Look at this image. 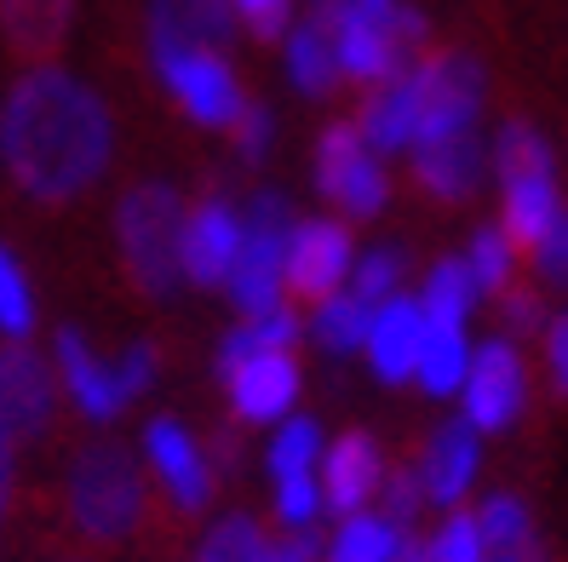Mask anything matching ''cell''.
I'll return each mask as SVG.
<instances>
[{
  "mask_svg": "<svg viewBox=\"0 0 568 562\" xmlns=\"http://www.w3.org/2000/svg\"><path fill=\"white\" fill-rule=\"evenodd\" d=\"M316 556H322V545H316V534H311V528H293L287 540L264 545V562H316Z\"/></svg>",
  "mask_w": 568,
  "mask_h": 562,
  "instance_id": "cell-44",
  "label": "cell"
},
{
  "mask_svg": "<svg viewBox=\"0 0 568 562\" xmlns=\"http://www.w3.org/2000/svg\"><path fill=\"white\" fill-rule=\"evenodd\" d=\"M403 540L408 534L390 517H345V528H339V540H333L327 562H396Z\"/></svg>",
  "mask_w": 568,
  "mask_h": 562,
  "instance_id": "cell-26",
  "label": "cell"
},
{
  "mask_svg": "<svg viewBox=\"0 0 568 562\" xmlns=\"http://www.w3.org/2000/svg\"><path fill=\"white\" fill-rule=\"evenodd\" d=\"M419 345H425V310L414 299H385L367 334V356L385 385H403L408 374H419Z\"/></svg>",
  "mask_w": 568,
  "mask_h": 562,
  "instance_id": "cell-18",
  "label": "cell"
},
{
  "mask_svg": "<svg viewBox=\"0 0 568 562\" xmlns=\"http://www.w3.org/2000/svg\"><path fill=\"white\" fill-rule=\"evenodd\" d=\"M546 361H551L557 390L568 396V316H557V321H551V334H546Z\"/></svg>",
  "mask_w": 568,
  "mask_h": 562,
  "instance_id": "cell-45",
  "label": "cell"
},
{
  "mask_svg": "<svg viewBox=\"0 0 568 562\" xmlns=\"http://www.w3.org/2000/svg\"><path fill=\"white\" fill-rule=\"evenodd\" d=\"M379 482H385V459H379V448H374L367 431H345L339 442L327 448V482H322V505L327 511L356 517Z\"/></svg>",
  "mask_w": 568,
  "mask_h": 562,
  "instance_id": "cell-16",
  "label": "cell"
},
{
  "mask_svg": "<svg viewBox=\"0 0 568 562\" xmlns=\"http://www.w3.org/2000/svg\"><path fill=\"white\" fill-rule=\"evenodd\" d=\"M242 12V23L253 29V41H282V29L293 18V0H230Z\"/></svg>",
  "mask_w": 568,
  "mask_h": 562,
  "instance_id": "cell-38",
  "label": "cell"
},
{
  "mask_svg": "<svg viewBox=\"0 0 568 562\" xmlns=\"http://www.w3.org/2000/svg\"><path fill=\"white\" fill-rule=\"evenodd\" d=\"M247 334H253L258 356H276V350H287V345L298 339V316L276 305V310H264V316H253V321H247Z\"/></svg>",
  "mask_w": 568,
  "mask_h": 562,
  "instance_id": "cell-40",
  "label": "cell"
},
{
  "mask_svg": "<svg viewBox=\"0 0 568 562\" xmlns=\"http://www.w3.org/2000/svg\"><path fill=\"white\" fill-rule=\"evenodd\" d=\"M316 7H322V0H316Z\"/></svg>",
  "mask_w": 568,
  "mask_h": 562,
  "instance_id": "cell-52",
  "label": "cell"
},
{
  "mask_svg": "<svg viewBox=\"0 0 568 562\" xmlns=\"http://www.w3.org/2000/svg\"><path fill=\"white\" fill-rule=\"evenodd\" d=\"M367 334H374V305H362L356 293H333V299L316 310V345L333 350V356L367 345Z\"/></svg>",
  "mask_w": 568,
  "mask_h": 562,
  "instance_id": "cell-27",
  "label": "cell"
},
{
  "mask_svg": "<svg viewBox=\"0 0 568 562\" xmlns=\"http://www.w3.org/2000/svg\"><path fill=\"white\" fill-rule=\"evenodd\" d=\"M379 488H385V517H390L396 528H408V522L419 517V500H425L419 471H390Z\"/></svg>",
  "mask_w": 568,
  "mask_h": 562,
  "instance_id": "cell-37",
  "label": "cell"
},
{
  "mask_svg": "<svg viewBox=\"0 0 568 562\" xmlns=\"http://www.w3.org/2000/svg\"><path fill=\"white\" fill-rule=\"evenodd\" d=\"M523 413V356L506 339H488L465 368V425L471 431H506Z\"/></svg>",
  "mask_w": 568,
  "mask_h": 562,
  "instance_id": "cell-10",
  "label": "cell"
},
{
  "mask_svg": "<svg viewBox=\"0 0 568 562\" xmlns=\"http://www.w3.org/2000/svg\"><path fill=\"white\" fill-rule=\"evenodd\" d=\"M242 247V218L230 202H202L184 218V276L195 287H219L236 264Z\"/></svg>",
  "mask_w": 568,
  "mask_h": 562,
  "instance_id": "cell-14",
  "label": "cell"
},
{
  "mask_svg": "<svg viewBox=\"0 0 568 562\" xmlns=\"http://www.w3.org/2000/svg\"><path fill=\"white\" fill-rule=\"evenodd\" d=\"M213 453H219V466H230V459H242V442H236V437H219Z\"/></svg>",
  "mask_w": 568,
  "mask_h": 562,
  "instance_id": "cell-49",
  "label": "cell"
},
{
  "mask_svg": "<svg viewBox=\"0 0 568 562\" xmlns=\"http://www.w3.org/2000/svg\"><path fill=\"white\" fill-rule=\"evenodd\" d=\"M110 374H115L121 402H132V396H144V390L155 385V350H150V345H132V350L121 356V368H110Z\"/></svg>",
  "mask_w": 568,
  "mask_h": 562,
  "instance_id": "cell-41",
  "label": "cell"
},
{
  "mask_svg": "<svg viewBox=\"0 0 568 562\" xmlns=\"http://www.w3.org/2000/svg\"><path fill=\"white\" fill-rule=\"evenodd\" d=\"M465 368H471V356H465V321L425 316V345H419V379H425V390H437V396L459 390Z\"/></svg>",
  "mask_w": 568,
  "mask_h": 562,
  "instance_id": "cell-24",
  "label": "cell"
},
{
  "mask_svg": "<svg viewBox=\"0 0 568 562\" xmlns=\"http://www.w3.org/2000/svg\"><path fill=\"white\" fill-rule=\"evenodd\" d=\"M70 517L87 540H126L144 517V471L132 448L98 437L70 466Z\"/></svg>",
  "mask_w": 568,
  "mask_h": 562,
  "instance_id": "cell-3",
  "label": "cell"
},
{
  "mask_svg": "<svg viewBox=\"0 0 568 562\" xmlns=\"http://www.w3.org/2000/svg\"><path fill=\"white\" fill-rule=\"evenodd\" d=\"M477 528H483V545H499V551H523L528 556V511H523V500H511V493H494V500L483 505V517H477Z\"/></svg>",
  "mask_w": 568,
  "mask_h": 562,
  "instance_id": "cell-33",
  "label": "cell"
},
{
  "mask_svg": "<svg viewBox=\"0 0 568 562\" xmlns=\"http://www.w3.org/2000/svg\"><path fill=\"white\" fill-rule=\"evenodd\" d=\"M276 511H282V522H293V528H311L316 511H322V482H316V477H287V482H276Z\"/></svg>",
  "mask_w": 568,
  "mask_h": 562,
  "instance_id": "cell-36",
  "label": "cell"
},
{
  "mask_svg": "<svg viewBox=\"0 0 568 562\" xmlns=\"http://www.w3.org/2000/svg\"><path fill=\"white\" fill-rule=\"evenodd\" d=\"M293 396H298V361L287 350L276 356H253L247 368L230 379V402H236L242 419L264 425V419H282L293 408Z\"/></svg>",
  "mask_w": 568,
  "mask_h": 562,
  "instance_id": "cell-20",
  "label": "cell"
},
{
  "mask_svg": "<svg viewBox=\"0 0 568 562\" xmlns=\"http://www.w3.org/2000/svg\"><path fill=\"white\" fill-rule=\"evenodd\" d=\"M534 258H540L546 282H568V213H557V224L546 229V242L534 247Z\"/></svg>",
  "mask_w": 568,
  "mask_h": 562,
  "instance_id": "cell-42",
  "label": "cell"
},
{
  "mask_svg": "<svg viewBox=\"0 0 568 562\" xmlns=\"http://www.w3.org/2000/svg\"><path fill=\"white\" fill-rule=\"evenodd\" d=\"M430 556H437V562H483V528H477V517H448L443 534L430 540Z\"/></svg>",
  "mask_w": 568,
  "mask_h": 562,
  "instance_id": "cell-35",
  "label": "cell"
},
{
  "mask_svg": "<svg viewBox=\"0 0 568 562\" xmlns=\"http://www.w3.org/2000/svg\"><path fill=\"white\" fill-rule=\"evenodd\" d=\"M12 493V442H0V505H7Z\"/></svg>",
  "mask_w": 568,
  "mask_h": 562,
  "instance_id": "cell-47",
  "label": "cell"
},
{
  "mask_svg": "<svg viewBox=\"0 0 568 562\" xmlns=\"http://www.w3.org/2000/svg\"><path fill=\"white\" fill-rule=\"evenodd\" d=\"M236 41L230 0H150V58L161 52H224Z\"/></svg>",
  "mask_w": 568,
  "mask_h": 562,
  "instance_id": "cell-11",
  "label": "cell"
},
{
  "mask_svg": "<svg viewBox=\"0 0 568 562\" xmlns=\"http://www.w3.org/2000/svg\"><path fill=\"white\" fill-rule=\"evenodd\" d=\"M557 178L551 173H528V178H506V242L511 247H540L546 229L557 224Z\"/></svg>",
  "mask_w": 568,
  "mask_h": 562,
  "instance_id": "cell-23",
  "label": "cell"
},
{
  "mask_svg": "<svg viewBox=\"0 0 568 562\" xmlns=\"http://www.w3.org/2000/svg\"><path fill=\"white\" fill-rule=\"evenodd\" d=\"M58 408L52 368L36 345L7 339L0 345V442H36Z\"/></svg>",
  "mask_w": 568,
  "mask_h": 562,
  "instance_id": "cell-7",
  "label": "cell"
},
{
  "mask_svg": "<svg viewBox=\"0 0 568 562\" xmlns=\"http://www.w3.org/2000/svg\"><path fill=\"white\" fill-rule=\"evenodd\" d=\"M29 327H36V299H29V276H23V264L7 253V242H0V334H7V339H23Z\"/></svg>",
  "mask_w": 568,
  "mask_h": 562,
  "instance_id": "cell-31",
  "label": "cell"
},
{
  "mask_svg": "<svg viewBox=\"0 0 568 562\" xmlns=\"http://www.w3.org/2000/svg\"><path fill=\"white\" fill-rule=\"evenodd\" d=\"M253 356H258V345H253V334H247V321H242V327H236V334H230V339L219 345V374H224V385H230V379H236V374L247 368V361H253Z\"/></svg>",
  "mask_w": 568,
  "mask_h": 562,
  "instance_id": "cell-43",
  "label": "cell"
},
{
  "mask_svg": "<svg viewBox=\"0 0 568 562\" xmlns=\"http://www.w3.org/2000/svg\"><path fill=\"white\" fill-rule=\"evenodd\" d=\"M362 144L374 150V155H396V150H408L414 144V132H419V86H414V70H403L396 81L374 86V98L362 104Z\"/></svg>",
  "mask_w": 568,
  "mask_h": 562,
  "instance_id": "cell-17",
  "label": "cell"
},
{
  "mask_svg": "<svg viewBox=\"0 0 568 562\" xmlns=\"http://www.w3.org/2000/svg\"><path fill=\"white\" fill-rule=\"evenodd\" d=\"M316 184L327 202H339L351 218H374L385 207V173L374 150L362 144V132L351 121H333L316 144Z\"/></svg>",
  "mask_w": 568,
  "mask_h": 562,
  "instance_id": "cell-8",
  "label": "cell"
},
{
  "mask_svg": "<svg viewBox=\"0 0 568 562\" xmlns=\"http://www.w3.org/2000/svg\"><path fill=\"white\" fill-rule=\"evenodd\" d=\"M471 293H477V282H471V270H465V258H443L437 270H430V282H425L419 310L437 316V321H465V310H471Z\"/></svg>",
  "mask_w": 568,
  "mask_h": 562,
  "instance_id": "cell-28",
  "label": "cell"
},
{
  "mask_svg": "<svg viewBox=\"0 0 568 562\" xmlns=\"http://www.w3.org/2000/svg\"><path fill=\"white\" fill-rule=\"evenodd\" d=\"M195 562H264V534L253 517H224L213 534L202 540V551H195Z\"/></svg>",
  "mask_w": 568,
  "mask_h": 562,
  "instance_id": "cell-30",
  "label": "cell"
},
{
  "mask_svg": "<svg viewBox=\"0 0 568 562\" xmlns=\"http://www.w3.org/2000/svg\"><path fill=\"white\" fill-rule=\"evenodd\" d=\"M345 270H351V229H345V224H327V218L293 224V242H287V287L298 293V299L327 305Z\"/></svg>",
  "mask_w": 568,
  "mask_h": 562,
  "instance_id": "cell-12",
  "label": "cell"
},
{
  "mask_svg": "<svg viewBox=\"0 0 568 562\" xmlns=\"http://www.w3.org/2000/svg\"><path fill=\"white\" fill-rule=\"evenodd\" d=\"M414 178L437 195V202H465L483 178V144L477 132H454L437 144H414Z\"/></svg>",
  "mask_w": 568,
  "mask_h": 562,
  "instance_id": "cell-19",
  "label": "cell"
},
{
  "mask_svg": "<svg viewBox=\"0 0 568 562\" xmlns=\"http://www.w3.org/2000/svg\"><path fill=\"white\" fill-rule=\"evenodd\" d=\"M75 0H0V41L23 63H47L70 41Z\"/></svg>",
  "mask_w": 568,
  "mask_h": 562,
  "instance_id": "cell-15",
  "label": "cell"
},
{
  "mask_svg": "<svg viewBox=\"0 0 568 562\" xmlns=\"http://www.w3.org/2000/svg\"><path fill=\"white\" fill-rule=\"evenodd\" d=\"M230 139H236V155L242 161H264V150H271V110H264V104H242L236 126H230Z\"/></svg>",
  "mask_w": 568,
  "mask_h": 562,
  "instance_id": "cell-39",
  "label": "cell"
},
{
  "mask_svg": "<svg viewBox=\"0 0 568 562\" xmlns=\"http://www.w3.org/2000/svg\"><path fill=\"white\" fill-rule=\"evenodd\" d=\"M316 453H322L316 419H287L282 431H276V442H271V471H276V482L311 477V471H316Z\"/></svg>",
  "mask_w": 568,
  "mask_h": 562,
  "instance_id": "cell-29",
  "label": "cell"
},
{
  "mask_svg": "<svg viewBox=\"0 0 568 562\" xmlns=\"http://www.w3.org/2000/svg\"><path fill=\"white\" fill-rule=\"evenodd\" d=\"M144 453H150V466L166 477V488H173L179 511H202L213 500L219 471L207 466V453L190 442V431L179 419H150L144 425Z\"/></svg>",
  "mask_w": 568,
  "mask_h": 562,
  "instance_id": "cell-13",
  "label": "cell"
},
{
  "mask_svg": "<svg viewBox=\"0 0 568 562\" xmlns=\"http://www.w3.org/2000/svg\"><path fill=\"white\" fill-rule=\"evenodd\" d=\"M345 7H356V12H374V18H385L396 0H345Z\"/></svg>",
  "mask_w": 568,
  "mask_h": 562,
  "instance_id": "cell-50",
  "label": "cell"
},
{
  "mask_svg": "<svg viewBox=\"0 0 568 562\" xmlns=\"http://www.w3.org/2000/svg\"><path fill=\"white\" fill-rule=\"evenodd\" d=\"M115 242L144 299H173L184 282V195L173 184H132L115 207Z\"/></svg>",
  "mask_w": 568,
  "mask_h": 562,
  "instance_id": "cell-2",
  "label": "cell"
},
{
  "mask_svg": "<svg viewBox=\"0 0 568 562\" xmlns=\"http://www.w3.org/2000/svg\"><path fill=\"white\" fill-rule=\"evenodd\" d=\"M287 242H293V207H287V195L258 190L247 218H242L236 264H230V276H224L230 282V299H236L247 316L276 310L282 270H287Z\"/></svg>",
  "mask_w": 568,
  "mask_h": 562,
  "instance_id": "cell-5",
  "label": "cell"
},
{
  "mask_svg": "<svg viewBox=\"0 0 568 562\" xmlns=\"http://www.w3.org/2000/svg\"><path fill=\"white\" fill-rule=\"evenodd\" d=\"M58 368H63V379H70V390H75V402H81L87 419L110 425V419L126 408L121 390H115V374L87 350V339L75 334V327H58Z\"/></svg>",
  "mask_w": 568,
  "mask_h": 562,
  "instance_id": "cell-22",
  "label": "cell"
},
{
  "mask_svg": "<svg viewBox=\"0 0 568 562\" xmlns=\"http://www.w3.org/2000/svg\"><path fill=\"white\" fill-rule=\"evenodd\" d=\"M419 477H425V500L454 505L459 493L471 488V477H477V431H471V425H465V419L443 425V431L430 437V448H425Z\"/></svg>",
  "mask_w": 568,
  "mask_h": 562,
  "instance_id": "cell-21",
  "label": "cell"
},
{
  "mask_svg": "<svg viewBox=\"0 0 568 562\" xmlns=\"http://www.w3.org/2000/svg\"><path fill=\"white\" fill-rule=\"evenodd\" d=\"M403 270H408L403 247H374V253L356 264V299H362V305H385V299H396V287H403Z\"/></svg>",
  "mask_w": 568,
  "mask_h": 562,
  "instance_id": "cell-34",
  "label": "cell"
},
{
  "mask_svg": "<svg viewBox=\"0 0 568 562\" xmlns=\"http://www.w3.org/2000/svg\"><path fill=\"white\" fill-rule=\"evenodd\" d=\"M155 70L166 81V92L179 98V110L202 126H236L242 115V86L230 75V63L219 52H161Z\"/></svg>",
  "mask_w": 568,
  "mask_h": 562,
  "instance_id": "cell-9",
  "label": "cell"
},
{
  "mask_svg": "<svg viewBox=\"0 0 568 562\" xmlns=\"http://www.w3.org/2000/svg\"><path fill=\"white\" fill-rule=\"evenodd\" d=\"M287 75H293V86L305 92V98H322V92H333V81H339L333 35H327L316 18L293 29V41H287Z\"/></svg>",
  "mask_w": 568,
  "mask_h": 562,
  "instance_id": "cell-25",
  "label": "cell"
},
{
  "mask_svg": "<svg viewBox=\"0 0 568 562\" xmlns=\"http://www.w3.org/2000/svg\"><path fill=\"white\" fill-rule=\"evenodd\" d=\"M110 104L70 70H29L0 104V167L29 202L63 207L110 167Z\"/></svg>",
  "mask_w": 568,
  "mask_h": 562,
  "instance_id": "cell-1",
  "label": "cell"
},
{
  "mask_svg": "<svg viewBox=\"0 0 568 562\" xmlns=\"http://www.w3.org/2000/svg\"><path fill=\"white\" fill-rule=\"evenodd\" d=\"M506 562H517V556H506Z\"/></svg>",
  "mask_w": 568,
  "mask_h": 562,
  "instance_id": "cell-51",
  "label": "cell"
},
{
  "mask_svg": "<svg viewBox=\"0 0 568 562\" xmlns=\"http://www.w3.org/2000/svg\"><path fill=\"white\" fill-rule=\"evenodd\" d=\"M414 86H419V132L414 144H437L454 132H477L483 110V63L471 52H437L414 63Z\"/></svg>",
  "mask_w": 568,
  "mask_h": 562,
  "instance_id": "cell-6",
  "label": "cell"
},
{
  "mask_svg": "<svg viewBox=\"0 0 568 562\" xmlns=\"http://www.w3.org/2000/svg\"><path fill=\"white\" fill-rule=\"evenodd\" d=\"M316 23L333 35V58H339V75L385 86L408 70V52L425 41V18L414 7H390L385 18L356 12L345 0H322Z\"/></svg>",
  "mask_w": 568,
  "mask_h": 562,
  "instance_id": "cell-4",
  "label": "cell"
},
{
  "mask_svg": "<svg viewBox=\"0 0 568 562\" xmlns=\"http://www.w3.org/2000/svg\"><path fill=\"white\" fill-rule=\"evenodd\" d=\"M465 270H471L477 293H506L511 287V242H506V229H477Z\"/></svg>",
  "mask_w": 568,
  "mask_h": 562,
  "instance_id": "cell-32",
  "label": "cell"
},
{
  "mask_svg": "<svg viewBox=\"0 0 568 562\" xmlns=\"http://www.w3.org/2000/svg\"><path fill=\"white\" fill-rule=\"evenodd\" d=\"M506 321H511V327H534V321H540V299H534V293H523V287H511V293H506Z\"/></svg>",
  "mask_w": 568,
  "mask_h": 562,
  "instance_id": "cell-46",
  "label": "cell"
},
{
  "mask_svg": "<svg viewBox=\"0 0 568 562\" xmlns=\"http://www.w3.org/2000/svg\"><path fill=\"white\" fill-rule=\"evenodd\" d=\"M396 562H437V556H430V545H419V540H403V551H396Z\"/></svg>",
  "mask_w": 568,
  "mask_h": 562,
  "instance_id": "cell-48",
  "label": "cell"
}]
</instances>
